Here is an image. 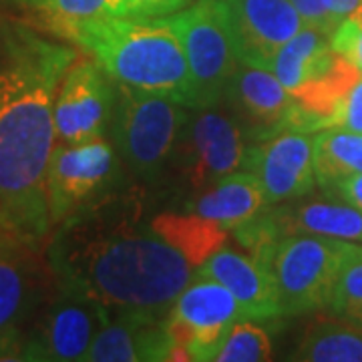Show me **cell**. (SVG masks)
I'll return each mask as SVG.
<instances>
[{
  "mask_svg": "<svg viewBox=\"0 0 362 362\" xmlns=\"http://www.w3.org/2000/svg\"><path fill=\"white\" fill-rule=\"evenodd\" d=\"M197 276L214 278L226 286L250 320H272L282 316L276 282L264 259L223 247L199 264Z\"/></svg>",
  "mask_w": 362,
  "mask_h": 362,
  "instance_id": "e0dca14e",
  "label": "cell"
},
{
  "mask_svg": "<svg viewBox=\"0 0 362 362\" xmlns=\"http://www.w3.org/2000/svg\"><path fill=\"white\" fill-rule=\"evenodd\" d=\"M322 2L330 8V13L334 14L338 21L349 18L350 14L356 13V8L362 4V0H322Z\"/></svg>",
  "mask_w": 362,
  "mask_h": 362,
  "instance_id": "f546056e",
  "label": "cell"
},
{
  "mask_svg": "<svg viewBox=\"0 0 362 362\" xmlns=\"http://www.w3.org/2000/svg\"><path fill=\"white\" fill-rule=\"evenodd\" d=\"M330 45L337 54L362 75V4L356 8V13H352L338 25L334 35L330 37Z\"/></svg>",
  "mask_w": 362,
  "mask_h": 362,
  "instance_id": "d4e9b609",
  "label": "cell"
},
{
  "mask_svg": "<svg viewBox=\"0 0 362 362\" xmlns=\"http://www.w3.org/2000/svg\"><path fill=\"white\" fill-rule=\"evenodd\" d=\"M294 4L298 14L302 16L304 25L316 28L324 33L326 37H332L334 30L342 21H338L334 14L330 13V8L324 4L322 0H290Z\"/></svg>",
  "mask_w": 362,
  "mask_h": 362,
  "instance_id": "83f0119b",
  "label": "cell"
},
{
  "mask_svg": "<svg viewBox=\"0 0 362 362\" xmlns=\"http://www.w3.org/2000/svg\"><path fill=\"white\" fill-rule=\"evenodd\" d=\"M272 358L268 330L256 320H238L223 338L214 362H266Z\"/></svg>",
  "mask_w": 362,
  "mask_h": 362,
  "instance_id": "7402d4cb",
  "label": "cell"
},
{
  "mask_svg": "<svg viewBox=\"0 0 362 362\" xmlns=\"http://www.w3.org/2000/svg\"><path fill=\"white\" fill-rule=\"evenodd\" d=\"M54 33L89 52L117 85L163 95L192 111L197 109L183 47L161 21L107 16L59 26Z\"/></svg>",
  "mask_w": 362,
  "mask_h": 362,
  "instance_id": "3957f363",
  "label": "cell"
},
{
  "mask_svg": "<svg viewBox=\"0 0 362 362\" xmlns=\"http://www.w3.org/2000/svg\"><path fill=\"white\" fill-rule=\"evenodd\" d=\"M59 288L77 292L117 314L163 320L197 276L185 247L156 230L131 232L93 209L66 220L49 247Z\"/></svg>",
  "mask_w": 362,
  "mask_h": 362,
  "instance_id": "7a4b0ae2",
  "label": "cell"
},
{
  "mask_svg": "<svg viewBox=\"0 0 362 362\" xmlns=\"http://www.w3.org/2000/svg\"><path fill=\"white\" fill-rule=\"evenodd\" d=\"M117 83L95 59L75 61L54 97V131L59 143L101 139L111 127Z\"/></svg>",
  "mask_w": 362,
  "mask_h": 362,
  "instance_id": "30bf717a",
  "label": "cell"
},
{
  "mask_svg": "<svg viewBox=\"0 0 362 362\" xmlns=\"http://www.w3.org/2000/svg\"><path fill=\"white\" fill-rule=\"evenodd\" d=\"M223 101L250 141H268L294 129L296 97L266 66L240 63L228 81Z\"/></svg>",
  "mask_w": 362,
  "mask_h": 362,
  "instance_id": "8fae6325",
  "label": "cell"
},
{
  "mask_svg": "<svg viewBox=\"0 0 362 362\" xmlns=\"http://www.w3.org/2000/svg\"><path fill=\"white\" fill-rule=\"evenodd\" d=\"M0 238H2V233H0Z\"/></svg>",
  "mask_w": 362,
  "mask_h": 362,
  "instance_id": "1f68e13d",
  "label": "cell"
},
{
  "mask_svg": "<svg viewBox=\"0 0 362 362\" xmlns=\"http://www.w3.org/2000/svg\"><path fill=\"white\" fill-rule=\"evenodd\" d=\"M185 361L169 337L165 318L117 314L101 326L83 362Z\"/></svg>",
  "mask_w": 362,
  "mask_h": 362,
  "instance_id": "2e32d148",
  "label": "cell"
},
{
  "mask_svg": "<svg viewBox=\"0 0 362 362\" xmlns=\"http://www.w3.org/2000/svg\"><path fill=\"white\" fill-rule=\"evenodd\" d=\"M328 310L337 318L362 326V246L340 272Z\"/></svg>",
  "mask_w": 362,
  "mask_h": 362,
  "instance_id": "cb8c5ba5",
  "label": "cell"
},
{
  "mask_svg": "<svg viewBox=\"0 0 362 362\" xmlns=\"http://www.w3.org/2000/svg\"><path fill=\"white\" fill-rule=\"evenodd\" d=\"M26 246L0 238V361H21L25 324L45 296L42 276Z\"/></svg>",
  "mask_w": 362,
  "mask_h": 362,
  "instance_id": "7c38bea8",
  "label": "cell"
},
{
  "mask_svg": "<svg viewBox=\"0 0 362 362\" xmlns=\"http://www.w3.org/2000/svg\"><path fill=\"white\" fill-rule=\"evenodd\" d=\"M194 161V175L202 185H214L230 173L246 168L247 137L230 113L216 107L195 109L183 129Z\"/></svg>",
  "mask_w": 362,
  "mask_h": 362,
  "instance_id": "9a60e30c",
  "label": "cell"
},
{
  "mask_svg": "<svg viewBox=\"0 0 362 362\" xmlns=\"http://www.w3.org/2000/svg\"><path fill=\"white\" fill-rule=\"evenodd\" d=\"M302 362H362V326L350 320H326L312 326L292 354Z\"/></svg>",
  "mask_w": 362,
  "mask_h": 362,
  "instance_id": "44dd1931",
  "label": "cell"
},
{
  "mask_svg": "<svg viewBox=\"0 0 362 362\" xmlns=\"http://www.w3.org/2000/svg\"><path fill=\"white\" fill-rule=\"evenodd\" d=\"M314 171L324 189L362 173V133L326 127L314 137Z\"/></svg>",
  "mask_w": 362,
  "mask_h": 362,
  "instance_id": "ffe728a7",
  "label": "cell"
},
{
  "mask_svg": "<svg viewBox=\"0 0 362 362\" xmlns=\"http://www.w3.org/2000/svg\"><path fill=\"white\" fill-rule=\"evenodd\" d=\"M117 157L109 141L59 143L47 169V197L52 223H65L93 209L115 181Z\"/></svg>",
  "mask_w": 362,
  "mask_h": 362,
  "instance_id": "52a82bcc",
  "label": "cell"
},
{
  "mask_svg": "<svg viewBox=\"0 0 362 362\" xmlns=\"http://www.w3.org/2000/svg\"><path fill=\"white\" fill-rule=\"evenodd\" d=\"M194 0H121L119 16L123 18H161L183 11Z\"/></svg>",
  "mask_w": 362,
  "mask_h": 362,
  "instance_id": "4316f807",
  "label": "cell"
},
{
  "mask_svg": "<svg viewBox=\"0 0 362 362\" xmlns=\"http://www.w3.org/2000/svg\"><path fill=\"white\" fill-rule=\"evenodd\" d=\"M328 127L362 133V75L337 101Z\"/></svg>",
  "mask_w": 362,
  "mask_h": 362,
  "instance_id": "484cf974",
  "label": "cell"
},
{
  "mask_svg": "<svg viewBox=\"0 0 362 362\" xmlns=\"http://www.w3.org/2000/svg\"><path fill=\"white\" fill-rule=\"evenodd\" d=\"M192 109L169 97L117 85L113 139L119 156L141 180H156L163 171Z\"/></svg>",
  "mask_w": 362,
  "mask_h": 362,
  "instance_id": "5b68a950",
  "label": "cell"
},
{
  "mask_svg": "<svg viewBox=\"0 0 362 362\" xmlns=\"http://www.w3.org/2000/svg\"><path fill=\"white\" fill-rule=\"evenodd\" d=\"M13 2H18V4H25V6H30V8H33L37 0H13Z\"/></svg>",
  "mask_w": 362,
  "mask_h": 362,
  "instance_id": "4dcf8cb0",
  "label": "cell"
},
{
  "mask_svg": "<svg viewBox=\"0 0 362 362\" xmlns=\"http://www.w3.org/2000/svg\"><path fill=\"white\" fill-rule=\"evenodd\" d=\"M288 233H312L362 244V209L346 202H308L284 214Z\"/></svg>",
  "mask_w": 362,
  "mask_h": 362,
  "instance_id": "d6986e66",
  "label": "cell"
},
{
  "mask_svg": "<svg viewBox=\"0 0 362 362\" xmlns=\"http://www.w3.org/2000/svg\"><path fill=\"white\" fill-rule=\"evenodd\" d=\"M157 21L180 39L194 81L197 109L218 107L240 65L226 0H194L180 13Z\"/></svg>",
  "mask_w": 362,
  "mask_h": 362,
  "instance_id": "8992f818",
  "label": "cell"
},
{
  "mask_svg": "<svg viewBox=\"0 0 362 362\" xmlns=\"http://www.w3.org/2000/svg\"><path fill=\"white\" fill-rule=\"evenodd\" d=\"M246 169L258 175L268 206L310 194L318 183L314 139L304 131H282L268 141L250 147Z\"/></svg>",
  "mask_w": 362,
  "mask_h": 362,
  "instance_id": "4fadbf2b",
  "label": "cell"
},
{
  "mask_svg": "<svg viewBox=\"0 0 362 362\" xmlns=\"http://www.w3.org/2000/svg\"><path fill=\"white\" fill-rule=\"evenodd\" d=\"M330 194L338 195L342 202H346L350 206L362 209V173L350 175L346 180H342L340 183H337V185L330 189Z\"/></svg>",
  "mask_w": 362,
  "mask_h": 362,
  "instance_id": "f1b7e54d",
  "label": "cell"
},
{
  "mask_svg": "<svg viewBox=\"0 0 362 362\" xmlns=\"http://www.w3.org/2000/svg\"><path fill=\"white\" fill-rule=\"evenodd\" d=\"M57 296L39 312L26 330L21 361H85L97 332L109 314L90 298L57 286Z\"/></svg>",
  "mask_w": 362,
  "mask_h": 362,
  "instance_id": "9c48e42d",
  "label": "cell"
},
{
  "mask_svg": "<svg viewBox=\"0 0 362 362\" xmlns=\"http://www.w3.org/2000/svg\"><path fill=\"white\" fill-rule=\"evenodd\" d=\"M33 8L45 14L49 26L57 30L73 23L119 16L121 0H37Z\"/></svg>",
  "mask_w": 362,
  "mask_h": 362,
  "instance_id": "603a6c76",
  "label": "cell"
},
{
  "mask_svg": "<svg viewBox=\"0 0 362 362\" xmlns=\"http://www.w3.org/2000/svg\"><path fill=\"white\" fill-rule=\"evenodd\" d=\"M240 63L270 65L272 57L304 28L290 0H226Z\"/></svg>",
  "mask_w": 362,
  "mask_h": 362,
  "instance_id": "5bb4252c",
  "label": "cell"
},
{
  "mask_svg": "<svg viewBox=\"0 0 362 362\" xmlns=\"http://www.w3.org/2000/svg\"><path fill=\"white\" fill-rule=\"evenodd\" d=\"M244 318V308L226 286L195 276L171 304L165 326L185 361H214L228 330Z\"/></svg>",
  "mask_w": 362,
  "mask_h": 362,
  "instance_id": "ba28073f",
  "label": "cell"
},
{
  "mask_svg": "<svg viewBox=\"0 0 362 362\" xmlns=\"http://www.w3.org/2000/svg\"><path fill=\"white\" fill-rule=\"evenodd\" d=\"M77 54L23 26L0 45V233L35 244L52 226L47 169L54 131V97Z\"/></svg>",
  "mask_w": 362,
  "mask_h": 362,
  "instance_id": "6da1fadb",
  "label": "cell"
},
{
  "mask_svg": "<svg viewBox=\"0 0 362 362\" xmlns=\"http://www.w3.org/2000/svg\"><path fill=\"white\" fill-rule=\"evenodd\" d=\"M266 206L268 202L258 175L250 169H240L199 195L194 204V214L211 226L240 230L247 221L258 218Z\"/></svg>",
  "mask_w": 362,
  "mask_h": 362,
  "instance_id": "ac0fdd59",
  "label": "cell"
},
{
  "mask_svg": "<svg viewBox=\"0 0 362 362\" xmlns=\"http://www.w3.org/2000/svg\"><path fill=\"white\" fill-rule=\"evenodd\" d=\"M361 244L312 233H286L266 256L280 314L300 316L328 308L338 276Z\"/></svg>",
  "mask_w": 362,
  "mask_h": 362,
  "instance_id": "277c9868",
  "label": "cell"
}]
</instances>
